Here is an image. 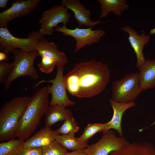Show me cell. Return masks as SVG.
<instances>
[{
    "mask_svg": "<svg viewBox=\"0 0 155 155\" xmlns=\"http://www.w3.org/2000/svg\"><path fill=\"white\" fill-rule=\"evenodd\" d=\"M12 63L6 62L0 63V82L4 83L12 69Z\"/></svg>",
    "mask_w": 155,
    "mask_h": 155,
    "instance_id": "4316f807",
    "label": "cell"
},
{
    "mask_svg": "<svg viewBox=\"0 0 155 155\" xmlns=\"http://www.w3.org/2000/svg\"><path fill=\"white\" fill-rule=\"evenodd\" d=\"M129 143L125 138L117 137L114 131L110 129L98 142L88 145L84 150L86 155H108Z\"/></svg>",
    "mask_w": 155,
    "mask_h": 155,
    "instance_id": "52a82bcc",
    "label": "cell"
},
{
    "mask_svg": "<svg viewBox=\"0 0 155 155\" xmlns=\"http://www.w3.org/2000/svg\"><path fill=\"white\" fill-rule=\"evenodd\" d=\"M155 125V121H154L149 126H148L147 127H146L145 128H143L142 129H140V131H142V130H143L144 129H145L147 128L149 126H153V125Z\"/></svg>",
    "mask_w": 155,
    "mask_h": 155,
    "instance_id": "d6a6232c",
    "label": "cell"
},
{
    "mask_svg": "<svg viewBox=\"0 0 155 155\" xmlns=\"http://www.w3.org/2000/svg\"><path fill=\"white\" fill-rule=\"evenodd\" d=\"M150 34L151 35H153L155 34V28L150 30Z\"/></svg>",
    "mask_w": 155,
    "mask_h": 155,
    "instance_id": "1f68e13d",
    "label": "cell"
},
{
    "mask_svg": "<svg viewBox=\"0 0 155 155\" xmlns=\"http://www.w3.org/2000/svg\"><path fill=\"white\" fill-rule=\"evenodd\" d=\"M49 86L37 89L19 121L17 133L19 139L28 138L39 124L49 106Z\"/></svg>",
    "mask_w": 155,
    "mask_h": 155,
    "instance_id": "7a4b0ae2",
    "label": "cell"
},
{
    "mask_svg": "<svg viewBox=\"0 0 155 155\" xmlns=\"http://www.w3.org/2000/svg\"><path fill=\"white\" fill-rule=\"evenodd\" d=\"M43 36L39 31H33L28 38H22L13 35L7 27L0 28V46L4 52L8 54L18 49L26 52L36 50L40 40Z\"/></svg>",
    "mask_w": 155,
    "mask_h": 155,
    "instance_id": "8992f818",
    "label": "cell"
},
{
    "mask_svg": "<svg viewBox=\"0 0 155 155\" xmlns=\"http://www.w3.org/2000/svg\"><path fill=\"white\" fill-rule=\"evenodd\" d=\"M142 91L138 72L130 73L113 81L111 99L121 103L134 102Z\"/></svg>",
    "mask_w": 155,
    "mask_h": 155,
    "instance_id": "5b68a950",
    "label": "cell"
},
{
    "mask_svg": "<svg viewBox=\"0 0 155 155\" xmlns=\"http://www.w3.org/2000/svg\"><path fill=\"white\" fill-rule=\"evenodd\" d=\"M36 50L41 57H47L53 59L57 67L64 66L68 62L65 54L60 51L54 42L49 41L44 38L39 41Z\"/></svg>",
    "mask_w": 155,
    "mask_h": 155,
    "instance_id": "5bb4252c",
    "label": "cell"
},
{
    "mask_svg": "<svg viewBox=\"0 0 155 155\" xmlns=\"http://www.w3.org/2000/svg\"><path fill=\"white\" fill-rule=\"evenodd\" d=\"M108 155H155V146L149 142H133Z\"/></svg>",
    "mask_w": 155,
    "mask_h": 155,
    "instance_id": "e0dca14e",
    "label": "cell"
},
{
    "mask_svg": "<svg viewBox=\"0 0 155 155\" xmlns=\"http://www.w3.org/2000/svg\"><path fill=\"white\" fill-rule=\"evenodd\" d=\"M57 72L55 78L50 80H42L35 85V87L40 84L44 82L51 83L49 86L48 91L51 95L49 102L50 106L55 105H61L65 107L72 106L75 102L68 97L66 92V88L65 83L63 71L64 66L57 67Z\"/></svg>",
    "mask_w": 155,
    "mask_h": 155,
    "instance_id": "30bf717a",
    "label": "cell"
},
{
    "mask_svg": "<svg viewBox=\"0 0 155 155\" xmlns=\"http://www.w3.org/2000/svg\"><path fill=\"white\" fill-rule=\"evenodd\" d=\"M31 97L18 96L6 102L0 110V141L17 137L19 121Z\"/></svg>",
    "mask_w": 155,
    "mask_h": 155,
    "instance_id": "3957f363",
    "label": "cell"
},
{
    "mask_svg": "<svg viewBox=\"0 0 155 155\" xmlns=\"http://www.w3.org/2000/svg\"><path fill=\"white\" fill-rule=\"evenodd\" d=\"M100 4L101 10L100 18H105L111 12L120 16L125 10H128L129 5L126 0H98Z\"/></svg>",
    "mask_w": 155,
    "mask_h": 155,
    "instance_id": "ffe728a7",
    "label": "cell"
},
{
    "mask_svg": "<svg viewBox=\"0 0 155 155\" xmlns=\"http://www.w3.org/2000/svg\"><path fill=\"white\" fill-rule=\"evenodd\" d=\"M106 123H89L85 127L81 136L78 137L79 142L82 143L87 144L88 139L97 132L104 131Z\"/></svg>",
    "mask_w": 155,
    "mask_h": 155,
    "instance_id": "603a6c76",
    "label": "cell"
},
{
    "mask_svg": "<svg viewBox=\"0 0 155 155\" xmlns=\"http://www.w3.org/2000/svg\"><path fill=\"white\" fill-rule=\"evenodd\" d=\"M40 0H17L12 2L11 6L0 13V27H7L14 19L25 16L39 5Z\"/></svg>",
    "mask_w": 155,
    "mask_h": 155,
    "instance_id": "8fae6325",
    "label": "cell"
},
{
    "mask_svg": "<svg viewBox=\"0 0 155 155\" xmlns=\"http://www.w3.org/2000/svg\"><path fill=\"white\" fill-rule=\"evenodd\" d=\"M64 155H86L84 149L72 151L70 152H66Z\"/></svg>",
    "mask_w": 155,
    "mask_h": 155,
    "instance_id": "f1b7e54d",
    "label": "cell"
},
{
    "mask_svg": "<svg viewBox=\"0 0 155 155\" xmlns=\"http://www.w3.org/2000/svg\"><path fill=\"white\" fill-rule=\"evenodd\" d=\"M42 155H64L67 150L56 140L41 148Z\"/></svg>",
    "mask_w": 155,
    "mask_h": 155,
    "instance_id": "cb8c5ba5",
    "label": "cell"
},
{
    "mask_svg": "<svg viewBox=\"0 0 155 155\" xmlns=\"http://www.w3.org/2000/svg\"><path fill=\"white\" fill-rule=\"evenodd\" d=\"M41 61L37 64L40 71L46 73L52 72L55 65L56 63L53 59L48 57H42Z\"/></svg>",
    "mask_w": 155,
    "mask_h": 155,
    "instance_id": "484cf974",
    "label": "cell"
},
{
    "mask_svg": "<svg viewBox=\"0 0 155 155\" xmlns=\"http://www.w3.org/2000/svg\"><path fill=\"white\" fill-rule=\"evenodd\" d=\"M109 102L113 110V115L111 120L106 123L105 129L103 132L104 133L111 129L116 130L120 137L123 136L121 127L122 119L123 115L128 109L135 106V102L130 103H121L114 101L111 99Z\"/></svg>",
    "mask_w": 155,
    "mask_h": 155,
    "instance_id": "9a60e30c",
    "label": "cell"
},
{
    "mask_svg": "<svg viewBox=\"0 0 155 155\" xmlns=\"http://www.w3.org/2000/svg\"><path fill=\"white\" fill-rule=\"evenodd\" d=\"M8 0H0V7L4 8L7 6Z\"/></svg>",
    "mask_w": 155,
    "mask_h": 155,
    "instance_id": "4dcf8cb0",
    "label": "cell"
},
{
    "mask_svg": "<svg viewBox=\"0 0 155 155\" xmlns=\"http://www.w3.org/2000/svg\"><path fill=\"white\" fill-rule=\"evenodd\" d=\"M61 5L71 10L74 17L78 24L79 27L82 25L87 27H93L101 22L99 20L93 21L90 19V11L87 9L78 0H63Z\"/></svg>",
    "mask_w": 155,
    "mask_h": 155,
    "instance_id": "4fadbf2b",
    "label": "cell"
},
{
    "mask_svg": "<svg viewBox=\"0 0 155 155\" xmlns=\"http://www.w3.org/2000/svg\"><path fill=\"white\" fill-rule=\"evenodd\" d=\"M24 140L12 138L0 144V155H15L24 147Z\"/></svg>",
    "mask_w": 155,
    "mask_h": 155,
    "instance_id": "7402d4cb",
    "label": "cell"
},
{
    "mask_svg": "<svg viewBox=\"0 0 155 155\" xmlns=\"http://www.w3.org/2000/svg\"><path fill=\"white\" fill-rule=\"evenodd\" d=\"M13 55L14 61L12 63L11 72L4 84L6 89H9L11 83L21 76L27 75L33 80H36L39 76L36 69L34 66V60L39 56L37 50L26 52L16 49L12 53Z\"/></svg>",
    "mask_w": 155,
    "mask_h": 155,
    "instance_id": "277c9868",
    "label": "cell"
},
{
    "mask_svg": "<svg viewBox=\"0 0 155 155\" xmlns=\"http://www.w3.org/2000/svg\"><path fill=\"white\" fill-rule=\"evenodd\" d=\"M74 134H59L55 136V140L67 150L75 151L86 148L88 145L87 144L80 142L78 138L74 137Z\"/></svg>",
    "mask_w": 155,
    "mask_h": 155,
    "instance_id": "44dd1931",
    "label": "cell"
},
{
    "mask_svg": "<svg viewBox=\"0 0 155 155\" xmlns=\"http://www.w3.org/2000/svg\"><path fill=\"white\" fill-rule=\"evenodd\" d=\"M110 78L107 64L92 59L75 64L64 79L67 90L72 96L90 98L102 92Z\"/></svg>",
    "mask_w": 155,
    "mask_h": 155,
    "instance_id": "6da1fadb",
    "label": "cell"
},
{
    "mask_svg": "<svg viewBox=\"0 0 155 155\" xmlns=\"http://www.w3.org/2000/svg\"><path fill=\"white\" fill-rule=\"evenodd\" d=\"M41 148H24L19 150L15 155H42Z\"/></svg>",
    "mask_w": 155,
    "mask_h": 155,
    "instance_id": "83f0119b",
    "label": "cell"
},
{
    "mask_svg": "<svg viewBox=\"0 0 155 155\" xmlns=\"http://www.w3.org/2000/svg\"><path fill=\"white\" fill-rule=\"evenodd\" d=\"M80 127L73 117L64 121L63 124L57 129L59 134L62 135L75 134L80 129Z\"/></svg>",
    "mask_w": 155,
    "mask_h": 155,
    "instance_id": "d4e9b609",
    "label": "cell"
},
{
    "mask_svg": "<svg viewBox=\"0 0 155 155\" xmlns=\"http://www.w3.org/2000/svg\"><path fill=\"white\" fill-rule=\"evenodd\" d=\"M138 69L140 83L142 90L155 87V59H146Z\"/></svg>",
    "mask_w": 155,
    "mask_h": 155,
    "instance_id": "ac0fdd59",
    "label": "cell"
},
{
    "mask_svg": "<svg viewBox=\"0 0 155 155\" xmlns=\"http://www.w3.org/2000/svg\"><path fill=\"white\" fill-rule=\"evenodd\" d=\"M59 134L57 129L52 130L50 127L45 126L25 142L24 147H40L47 146L55 140Z\"/></svg>",
    "mask_w": 155,
    "mask_h": 155,
    "instance_id": "2e32d148",
    "label": "cell"
},
{
    "mask_svg": "<svg viewBox=\"0 0 155 155\" xmlns=\"http://www.w3.org/2000/svg\"><path fill=\"white\" fill-rule=\"evenodd\" d=\"M72 15L68 12V9L62 5L54 6L42 13L38 21L40 24L39 31L43 35L51 36L55 30L54 27L61 23L66 25Z\"/></svg>",
    "mask_w": 155,
    "mask_h": 155,
    "instance_id": "9c48e42d",
    "label": "cell"
},
{
    "mask_svg": "<svg viewBox=\"0 0 155 155\" xmlns=\"http://www.w3.org/2000/svg\"><path fill=\"white\" fill-rule=\"evenodd\" d=\"M92 27L83 28L76 26L74 29H70L67 28L66 25H63L56 28L55 30L57 32H61L64 35L71 36L75 39L76 43L74 51L76 53L87 45L91 46L94 43H99L105 34L104 30L99 29L93 30Z\"/></svg>",
    "mask_w": 155,
    "mask_h": 155,
    "instance_id": "ba28073f",
    "label": "cell"
},
{
    "mask_svg": "<svg viewBox=\"0 0 155 155\" xmlns=\"http://www.w3.org/2000/svg\"><path fill=\"white\" fill-rule=\"evenodd\" d=\"M61 105L50 106L45 114L44 121L45 126L50 127L55 123L73 117L71 111Z\"/></svg>",
    "mask_w": 155,
    "mask_h": 155,
    "instance_id": "d6986e66",
    "label": "cell"
},
{
    "mask_svg": "<svg viewBox=\"0 0 155 155\" xmlns=\"http://www.w3.org/2000/svg\"><path fill=\"white\" fill-rule=\"evenodd\" d=\"M121 29L129 34L128 39L137 58L136 65L138 68L146 61L143 53L145 45L150 41V36L144 32L138 34L135 30L128 25L122 26Z\"/></svg>",
    "mask_w": 155,
    "mask_h": 155,
    "instance_id": "7c38bea8",
    "label": "cell"
},
{
    "mask_svg": "<svg viewBox=\"0 0 155 155\" xmlns=\"http://www.w3.org/2000/svg\"><path fill=\"white\" fill-rule=\"evenodd\" d=\"M7 54L4 52H0V61H2L3 60H7Z\"/></svg>",
    "mask_w": 155,
    "mask_h": 155,
    "instance_id": "f546056e",
    "label": "cell"
}]
</instances>
